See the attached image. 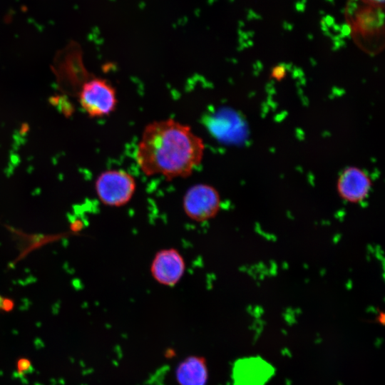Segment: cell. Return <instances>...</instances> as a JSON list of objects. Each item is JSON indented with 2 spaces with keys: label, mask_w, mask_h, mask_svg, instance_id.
<instances>
[{
  "label": "cell",
  "mask_w": 385,
  "mask_h": 385,
  "mask_svg": "<svg viewBox=\"0 0 385 385\" xmlns=\"http://www.w3.org/2000/svg\"><path fill=\"white\" fill-rule=\"evenodd\" d=\"M205 145L192 128L173 118L152 121L143 130L135 151L140 170L170 181L190 176L203 160Z\"/></svg>",
  "instance_id": "obj_1"
},
{
  "label": "cell",
  "mask_w": 385,
  "mask_h": 385,
  "mask_svg": "<svg viewBox=\"0 0 385 385\" xmlns=\"http://www.w3.org/2000/svg\"><path fill=\"white\" fill-rule=\"evenodd\" d=\"M380 6L367 0L350 21L354 41L371 55L378 54L384 48L383 12Z\"/></svg>",
  "instance_id": "obj_2"
},
{
  "label": "cell",
  "mask_w": 385,
  "mask_h": 385,
  "mask_svg": "<svg viewBox=\"0 0 385 385\" xmlns=\"http://www.w3.org/2000/svg\"><path fill=\"white\" fill-rule=\"evenodd\" d=\"M137 190V181L123 169H108L101 173L95 181L100 202L108 207H121L128 204Z\"/></svg>",
  "instance_id": "obj_3"
},
{
  "label": "cell",
  "mask_w": 385,
  "mask_h": 385,
  "mask_svg": "<svg viewBox=\"0 0 385 385\" xmlns=\"http://www.w3.org/2000/svg\"><path fill=\"white\" fill-rule=\"evenodd\" d=\"M221 197L217 188L207 183H196L185 191L182 207L190 220L202 223L215 218L221 207Z\"/></svg>",
  "instance_id": "obj_4"
},
{
  "label": "cell",
  "mask_w": 385,
  "mask_h": 385,
  "mask_svg": "<svg viewBox=\"0 0 385 385\" xmlns=\"http://www.w3.org/2000/svg\"><path fill=\"white\" fill-rule=\"evenodd\" d=\"M78 98L81 106L91 118L108 116L118 106L115 87L108 80L100 77H93L85 81Z\"/></svg>",
  "instance_id": "obj_5"
},
{
  "label": "cell",
  "mask_w": 385,
  "mask_h": 385,
  "mask_svg": "<svg viewBox=\"0 0 385 385\" xmlns=\"http://www.w3.org/2000/svg\"><path fill=\"white\" fill-rule=\"evenodd\" d=\"M186 271V262L181 252L175 247L158 250L150 265L152 278L159 284L173 287L177 285Z\"/></svg>",
  "instance_id": "obj_6"
},
{
  "label": "cell",
  "mask_w": 385,
  "mask_h": 385,
  "mask_svg": "<svg viewBox=\"0 0 385 385\" xmlns=\"http://www.w3.org/2000/svg\"><path fill=\"white\" fill-rule=\"evenodd\" d=\"M372 187L369 174L356 166H349L339 174L337 180V191L341 199L349 203L363 202Z\"/></svg>",
  "instance_id": "obj_7"
},
{
  "label": "cell",
  "mask_w": 385,
  "mask_h": 385,
  "mask_svg": "<svg viewBox=\"0 0 385 385\" xmlns=\"http://www.w3.org/2000/svg\"><path fill=\"white\" fill-rule=\"evenodd\" d=\"M175 377L180 385H206L208 370L205 359L197 356L185 358L178 365Z\"/></svg>",
  "instance_id": "obj_8"
},
{
  "label": "cell",
  "mask_w": 385,
  "mask_h": 385,
  "mask_svg": "<svg viewBox=\"0 0 385 385\" xmlns=\"http://www.w3.org/2000/svg\"><path fill=\"white\" fill-rule=\"evenodd\" d=\"M287 69L284 66L279 65L272 68L271 71V78L276 81H282L287 75Z\"/></svg>",
  "instance_id": "obj_9"
},
{
  "label": "cell",
  "mask_w": 385,
  "mask_h": 385,
  "mask_svg": "<svg viewBox=\"0 0 385 385\" xmlns=\"http://www.w3.org/2000/svg\"><path fill=\"white\" fill-rule=\"evenodd\" d=\"M14 307V302L11 299L0 295V310L10 311Z\"/></svg>",
  "instance_id": "obj_10"
},
{
  "label": "cell",
  "mask_w": 385,
  "mask_h": 385,
  "mask_svg": "<svg viewBox=\"0 0 385 385\" xmlns=\"http://www.w3.org/2000/svg\"><path fill=\"white\" fill-rule=\"evenodd\" d=\"M371 2H374V3H376V4H380V5H383L384 3V0H369Z\"/></svg>",
  "instance_id": "obj_11"
}]
</instances>
